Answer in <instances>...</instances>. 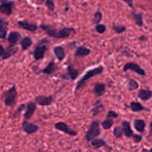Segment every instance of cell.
<instances>
[{
  "instance_id": "ba28073f",
  "label": "cell",
  "mask_w": 152,
  "mask_h": 152,
  "mask_svg": "<svg viewBox=\"0 0 152 152\" xmlns=\"http://www.w3.org/2000/svg\"><path fill=\"white\" fill-rule=\"evenodd\" d=\"M54 127L56 129L60 131L61 132H63L71 136H75L77 134V133L75 131H74V129L71 128L66 123H65L64 122H56L55 124Z\"/></svg>"
},
{
  "instance_id": "5bb4252c",
  "label": "cell",
  "mask_w": 152,
  "mask_h": 152,
  "mask_svg": "<svg viewBox=\"0 0 152 152\" xmlns=\"http://www.w3.org/2000/svg\"><path fill=\"white\" fill-rule=\"evenodd\" d=\"M36 109V104L33 102H28L26 106L25 112L24 114V118L26 120L29 119L34 114Z\"/></svg>"
},
{
  "instance_id": "2e32d148",
  "label": "cell",
  "mask_w": 152,
  "mask_h": 152,
  "mask_svg": "<svg viewBox=\"0 0 152 152\" xmlns=\"http://www.w3.org/2000/svg\"><path fill=\"white\" fill-rule=\"evenodd\" d=\"M57 69L58 68L55 63L53 61H51L48 63V64L46 66V67L44 68L42 70H41L39 72H42L43 74H47V75H51L54 72H55Z\"/></svg>"
},
{
  "instance_id": "7402d4cb",
  "label": "cell",
  "mask_w": 152,
  "mask_h": 152,
  "mask_svg": "<svg viewBox=\"0 0 152 152\" xmlns=\"http://www.w3.org/2000/svg\"><path fill=\"white\" fill-rule=\"evenodd\" d=\"M138 97L142 100L147 101L149 100L151 96V91L148 89H140L138 92Z\"/></svg>"
},
{
  "instance_id": "7c38bea8",
  "label": "cell",
  "mask_w": 152,
  "mask_h": 152,
  "mask_svg": "<svg viewBox=\"0 0 152 152\" xmlns=\"http://www.w3.org/2000/svg\"><path fill=\"white\" fill-rule=\"evenodd\" d=\"M18 50V48L16 45H10L7 46L4 50V53L2 56V60H6L14 55Z\"/></svg>"
},
{
  "instance_id": "7bdbcfd3",
  "label": "cell",
  "mask_w": 152,
  "mask_h": 152,
  "mask_svg": "<svg viewBox=\"0 0 152 152\" xmlns=\"http://www.w3.org/2000/svg\"><path fill=\"white\" fill-rule=\"evenodd\" d=\"M150 151H152V148H151L150 150Z\"/></svg>"
},
{
  "instance_id": "b9f144b4",
  "label": "cell",
  "mask_w": 152,
  "mask_h": 152,
  "mask_svg": "<svg viewBox=\"0 0 152 152\" xmlns=\"http://www.w3.org/2000/svg\"><path fill=\"white\" fill-rule=\"evenodd\" d=\"M150 131L152 132V121L150 122Z\"/></svg>"
},
{
  "instance_id": "ab89813d",
  "label": "cell",
  "mask_w": 152,
  "mask_h": 152,
  "mask_svg": "<svg viewBox=\"0 0 152 152\" xmlns=\"http://www.w3.org/2000/svg\"><path fill=\"white\" fill-rule=\"evenodd\" d=\"M4 50H5V49L4 48L2 45L0 44V56L2 57V56L3 55V54L4 53Z\"/></svg>"
},
{
  "instance_id": "9a60e30c",
  "label": "cell",
  "mask_w": 152,
  "mask_h": 152,
  "mask_svg": "<svg viewBox=\"0 0 152 152\" xmlns=\"http://www.w3.org/2000/svg\"><path fill=\"white\" fill-rule=\"evenodd\" d=\"M8 22L4 18H0V39H5L8 28Z\"/></svg>"
},
{
  "instance_id": "f1b7e54d",
  "label": "cell",
  "mask_w": 152,
  "mask_h": 152,
  "mask_svg": "<svg viewBox=\"0 0 152 152\" xmlns=\"http://www.w3.org/2000/svg\"><path fill=\"white\" fill-rule=\"evenodd\" d=\"M127 87L129 91L136 90L139 88V84L134 79H129L127 84Z\"/></svg>"
},
{
  "instance_id": "4dcf8cb0",
  "label": "cell",
  "mask_w": 152,
  "mask_h": 152,
  "mask_svg": "<svg viewBox=\"0 0 152 152\" xmlns=\"http://www.w3.org/2000/svg\"><path fill=\"white\" fill-rule=\"evenodd\" d=\"M112 28L118 34H120L124 32L126 29V27L124 25H118L116 24H113Z\"/></svg>"
},
{
  "instance_id": "d4e9b609",
  "label": "cell",
  "mask_w": 152,
  "mask_h": 152,
  "mask_svg": "<svg viewBox=\"0 0 152 152\" xmlns=\"http://www.w3.org/2000/svg\"><path fill=\"white\" fill-rule=\"evenodd\" d=\"M32 44H33L32 39L29 36L24 37L20 42V45L23 50H26L27 49H28L32 45Z\"/></svg>"
},
{
  "instance_id": "4316f807",
  "label": "cell",
  "mask_w": 152,
  "mask_h": 152,
  "mask_svg": "<svg viewBox=\"0 0 152 152\" xmlns=\"http://www.w3.org/2000/svg\"><path fill=\"white\" fill-rule=\"evenodd\" d=\"M66 70H67L68 75L71 80L74 81L78 77L79 72L77 69H75L74 67H72V66L70 65H68L67 66Z\"/></svg>"
},
{
  "instance_id": "3957f363",
  "label": "cell",
  "mask_w": 152,
  "mask_h": 152,
  "mask_svg": "<svg viewBox=\"0 0 152 152\" xmlns=\"http://www.w3.org/2000/svg\"><path fill=\"white\" fill-rule=\"evenodd\" d=\"M48 42H49V40L46 37L41 39L33 51V57L35 61H39L44 58L45 53L48 50V48L45 43Z\"/></svg>"
},
{
  "instance_id": "e0dca14e",
  "label": "cell",
  "mask_w": 152,
  "mask_h": 152,
  "mask_svg": "<svg viewBox=\"0 0 152 152\" xmlns=\"http://www.w3.org/2000/svg\"><path fill=\"white\" fill-rule=\"evenodd\" d=\"M93 92L97 97H100L106 92V85L102 83H97L94 84Z\"/></svg>"
},
{
  "instance_id": "8fae6325",
  "label": "cell",
  "mask_w": 152,
  "mask_h": 152,
  "mask_svg": "<svg viewBox=\"0 0 152 152\" xmlns=\"http://www.w3.org/2000/svg\"><path fill=\"white\" fill-rule=\"evenodd\" d=\"M17 24L20 27L30 32H34L38 28V26L36 24L29 23L25 20H20L17 21Z\"/></svg>"
},
{
  "instance_id": "60d3db41",
  "label": "cell",
  "mask_w": 152,
  "mask_h": 152,
  "mask_svg": "<svg viewBox=\"0 0 152 152\" xmlns=\"http://www.w3.org/2000/svg\"><path fill=\"white\" fill-rule=\"evenodd\" d=\"M147 39V37L144 35H142L139 37V40H140L141 41H144V40H146Z\"/></svg>"
},
{
  "instance_id": "d6a6232c",
  "label": "cell",
  "mask_w": 152,
  "mask_h": 152,
  "mask_svg": "<svg viewBox=\"0 0 152 152\" xmlns=\"http://www.w3.org/2000/svg\"><path fill=\"white\" fill-rule=\"evenodd\" d=\"M26 104H24V103L21 104L17 107V109L15 110V111L14 112V113L12 114V118H15L18 117V116L21 114V113L26 109Z\"/></svg>"
},
{
  "instance_id": "ac0fdd59",
  "label": "cell",
  "mask_w": 152,
  "mask_h": 152,
  "mask_svg": "<svg viewBox=\"0 0 152 152\" xmlns=\"http://www.w3.org/2000/svg\"><path fill=\"white\" fill-rule=\"evenodd\" d=\"M53 52L57 59L61 62L62 61L65 56V51L64 48L61 46H56L53 48Z\"/></svg>"
},
{
  "instance_id": "30bf717a",
  "label": "cell",
  "mask_w": 152,
  "mask_h": 152,
  "mask_svg": "<svg viewBox=\"0 0 152 152\" xmlns=\"http://www.w3.org/2000/svg\"><path fill=\"white\" fill-rule=\"evenodd\" d=\"M23 130L28 135H31L37 132L39 129V126L33 123L29 122L27 121H24L21 124Z\"/></svg>"
},
{
  "instance_id": "8992f818",
  "label": "cell",
  "mask_w": 152,
  "mask_h": 152,
  "mask_svg": "<svg viewBox=\"0 0 152 152\" xmlns=\"http://www.w3.org/2000/svg\"><path fill=\"white\" fill-rule=\"evenodd\" d=\"M128 70H131L139 75H145V71L142 68H141L138 64L134 62H128L124 65L123 71L124 72H126Z\"/></svg>"
},
{
  "instance_id": "83f0119b",
  "label": "cell",
  "mask_w": 152,
  "mask_h": 152,
  "mask_svg": "<svg viewBox=\"0 0 152 152\" xmlns=\"http://www.w3.org/2000/svg\"><path fill=\"white\" fill-rule=\"evenodd\" d=\"M131 15L133 17L135 24L141 27L143 25V20H142V15L141 13H136L134 12H131Z\"/></svg>"
},
{
  "instance_id": "d590c367",
  "label": "cell",
  "mask_w": 152,
  "mask_h": 152,
  "mask_svg": "<svg viewBox=\"0 0 152 152\" xmlns=\"http://www.w3.org/2000/svg\"><path fill=\"white\" fill-rule=\"evenodd\" d=\"M45 5L48 9L51 11H53L55 10V4L52 0H46L45 2Z\"/></svg>"
},
{
  "instance_id": "9c48e42d",
  "label": "cell",
  "mask_w": 152,
  "mask_h": 152,
  "mask_svg": "<svg viewBox=\"0 0 152 152\" xmlns=\"http://www.w3.org/2000/svg\"><path fill=\"white\" fill-rule=\"evenodd\" d=\"M53 102V96H46L45 95H38L35 98V102L39 106H50Z\"/></svg>"
},
{
  "instance_id": "e575fe53",
  "label": "cell",
  "mask_w": 152,
  "mask_h": 152,
  "mask_svg": "<svg viewBox=\"0 0 152 152\" xmlns=\"http://www.w3.org/2000/svg\"><path fill=\"white\" fill-rule=\"evenodd\" d=\"M95 30L96 31L100 33V34H103L104 33L106 30V27L105 25L103 24H97L95 26Z\"/></svg>"
},
{
  "instance_id": "d6986e66",
  "label": "cell",
  "mask_w": 152,
  "mask_h": 152,
  "mask_svg": "<svg viewBox=\"0 0 152 152\" xmlns=\"http://www.w3.org/2000/svg\"><path fill=\"white\" fill-rule=\"evenodd\" d=\"M104 104L102 102L101 100H98L96 102V103L93 104V107L91 109V112H92V115L95 116L97 115L99 113H100L104 109Z\"/></svg>"
},
{
  "instance_id": "4fadbf2b",
  "label": "cell",
  "mask_w": 152,
  "mask_h": 152,
  "mask_svg": "<svg viewBox=\"0 0 152 152\" xmlns=\"http://www.w3.org/2000/svg\"><path fill=\"white\" fill-rule=\"evenodd\" d=\"M21 39V34L16 31H12L10 33L7 37V41L10 45H16Z\"/></svg>"
},
{
  "instance_id": "277c9868",
  "label": "cell",
  "mask_w": 152,
  "mask_h": 152,
  "mask_svg": "<svg viewBox=\"0 0 152 152\" xmlns=\"http://www.w3.org/2000/svg\"><path fill=\"white\" fill-rule=\"evenodd\" d=\"M101 133L99 122L97 121H92L88 129L85 134V139L87 141H90L93 138L99 136Z\"/></svg>"
},
{
  "instance_id": "5b68a950",
  "label": "cell",
  "mask_w": 152,
  "mask_h": 152,
  "mask_svg": "<svg viewBox=\"0 0 152 152\" xmlns=\"http://www.w3.org/2000/svg\"><path fill=\"white\" fill-rule=\"evenodd\" d=\"M76 31L74 28L65 27L59 30H56L55 38L56 39H65L70 36L75 34Z\"/></svg>"
},
{
  "instance_id": "484cf974",
  "label": "cell",
  "mask_w": 152,
  "mask_h": 152,
  "mask_svg": "<svg viewBox=\"0 0 152 152\" xmlns=\"http://www.w3.org/2000/svg\"><path fill=\"white\" fill-rule=\"evenodd\" d=\"M90 141L91 146L94 148H99L102 147L107 146L106 142L102 138H93Z\"/></svg>"
},
{
  "instance_id": "ffe728a7",
  "label": "cell",
  "mask_w": 152,
  "mask_h": 152,
  "mask_svg": "<svg viewBox=\"0 0 152 152\" xmlns=\"http://www.w3.org/2000/svg\"><path fill=\"white\" fill-rule=\"evenodd\" d=\"M122 129L124 134L126 137H132L134 134L130 126V124L126 121H124L122 122Z\"/></svg>"
},
{
  "instance_id": "f35d334b",
  "label": "cell",
  "mask_w": 152,
  "mask_h": 152,
  "mask_svg": "<svg viewBox=\"0 0 152 152\" xmlns=\"http://www.w3.org/2000/svg\"><path fill=\"white\" fill-rule=\"evenodd\" d=\"M122 1L125 2L126 4H127L129 7L131 8H133L134 7V3H133V0H122Z\"/></svg>"
},
{
  "instance_id": "1f68e13d",
  "label": "cell",
  "mask_w": 152,
  "mask_h": 152,
  "mask_svg": "<svg viewBox=\"0 0 152 152\" xmlns=\"http://www.w3.org/2000/svg\"><path fill=\"white\" fill-rule=\"evenodd\" d=\"M102 19V14L99 10H97L94 14L93 18L92 20V23L94 24H99L101 21Z\"/></svg>"
},
{
  "instance_id": "cb8c5ba5",
  "label": "cell",
  "mask_w": 152,
  "mask_h": 152,
  "mask_svg": "<svg viewBox=\"0 0 152 152\" xmlns=\"http://www.w3.org/2000/svg\"><path fill=\"white\" fill-rule=\"evenodd\" d=\"M129 107L131 111L134 112H138L142 110L149 111L150 110L148 108L144 107L140 102H132L129 104Z\"/></svg>"
},
{
  "instance_id": "ee69618b",
  "label": "cell",
  "mask_w": 152,
  "mask_h": 152,
  "mask_svg": "<svg viewBox=\"0 0 152 152\" xmlns=\"http://www.w3.org/2000/svg\"><path fill=\"white\" fill-rule=\"evenodd\" d=\"M151 94H152V90H151Z\"/></svg>"
},
{
  "instance_id": "52a82bcc",
  "label": "cell",
  "mask_w": 152,
  "mask_h": 152,
  "mask_svg": "<svg viewBox=\"0 0 152 152\" xmlns=\"http://www.w3.org/2000/svg\"><path fill=\"white\" fill-rule=\"evenodd\" d=\"M14 2L11 1L2 0L0 4V12L7 15L10 16L12 14Z\"/></svg>"
},
{
  "instance_id": "74e56055",
  "label": "cell",
  "mask_w": 152,
  "mask_h": 152,
  "mask_svg": "<svg viewBox=\"0 0 152 152\" xmlns=\"http://www.w3.org/2000/svg\"><path fill=\"white\" fill-rule=\"evenodd\" d=\"M132 137H133L134 141L135 142H136V143H138V142H140L142 140V136L140 135L134 134Z\"/></svg>"
},
{
  "instance_id": "603a6c76",
  "label": "cell",
  "mask_w": 152,
  "mask_h": 152,
  "mask_svg": "<svg viewBox=\"0 0 152 152\" xmlns=\"http://www.w3.org/2000/svg\"><path fill=\"white\" fill-rule=\"evenodd\" d=\"M145 125V122L143 119H135L134 121V128L140 133H142L144 132Z\"/></svg>"
},
{
  "instance_id": "836d02e7",
  "label": "cell",
  "mask_w": 152,
  "mask_h": 152,
  "mask_svg": "<svg viewBox=\"0 0 152 152\" xmlns=\"http://www.w3.org/2000/svg\"><path fill=\"white\" fill-rule=\"evenodd\" d=\"M123 131L121 127L115 126L113 129V135L116 138H121L123 135Z\"/></svg>"
},
{
  "instance_id": "f546056e",
  "label": "cell",
  "mask_w": 152,
  "mask_h": 152,
  "mask_svg": "<svg viewBox=\"0 0 152 152\" xmlns=\"http://www.w3.org/2000/svg\"><path fill=\"white\" fill-rule=\"evenodd\" d=\"M113 123H114V121L113 119L106 118V119H105L102 122L101 125L104 129H109L113 125Z\"/></svg>"
},
{
  "instance_id": "44dd1931",
  "label": "cell",
  "mask_w": 152,
  "mask_h": 152,
  "mask_svg": "<svg viewBox=\"0 0 152 152\" xmlns=\"http://www.w3.org/2000/svg\"><path fill=\"white\" fill-rule=\"evenodd\" d=\"M90 52L91 50L90 49L86 48V46H81L76 49L74 55L75 56L77 57H84L88 55L90 53Z\"/></svg>"
},
{
  "instance_id": "8d00e7d4",
  "label": "cell",
  "mask_w": 152,
  "mask_h": 152,
  "mask_svg": "<svg viewBox=\"0 0 152 152\" xmlns=\"http://www.w3.org/2000/svg\"><path fill=\"white\" fill-rule=\"evenodd\" d=\"M118 113L113 110H109L106 115V118H112V119H116L118 117Z\"/></svg>"
},
{
  "instance_id": "7a4b0ae2",
  "label": "cell",
  "mask_w": 152,
  "mask_h": 152,
  "mask_svg": "<svg viewBox=\"0 0 152 152\" xmlns=\"http://www.w3.org/2000/svg\"><path fill=\"white\" fill-rule=\"evenodd\" d=\"M4 103L8 107L14 106L17 100L18 93L17 91L15 84H14L11 87L5 91L2 95Z\"/></svg>"
},
{
  "instance_id": "6da1fadb",
  "label": "cell",
  "mask_w": 152,
  "mask_h": 152,
  "mask_svg": "<svg viewBox=\"0 0 152 152\" xmlns=\"http://www.w3.org/2000/svg\"><path fill=\"white\" fill-rule=\"evenodd\" d=\"M103 69H104L103 66L102 65H100L98 67H96L94 68H93V69H90L88 71H87L86 73L83 76V77L77 83L75 90L76 91H78V90H80L81 88H82L84 87V86L85 84V82L87 80L90 79L91 78H92L94 76L101 74L103 72Z\"/></svg>"
}]
</instances>
